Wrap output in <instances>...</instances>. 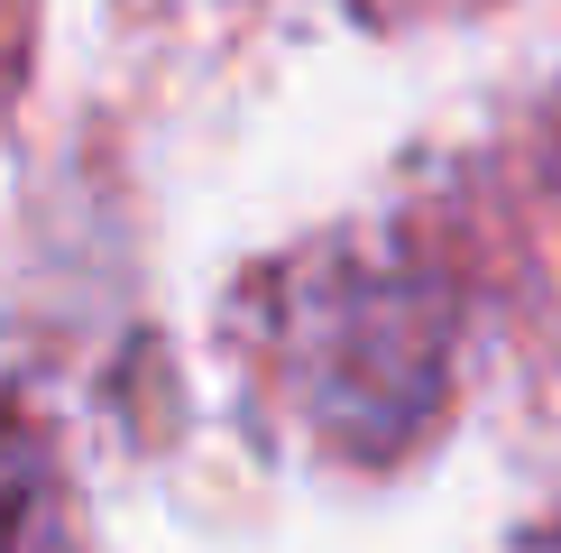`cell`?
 Returning a JSON list of instances; mask_svg holds the SVG:
<instances>
[{
    "instance_id": "1",
    "label": "cell",
    "mask_w": 561,
    "mask_h": 553,
    "mask_svg": "<svg viewBox=\"0 0 561 553\" xmlns=\"http://www.w3.org/2000/svg\"><path fill=\"white\" fill-rule=\"evenodd\" d=\"M0 553H83V526H75L56 461L19 425H0Z\"/></svg>"
},
{
    "instance_id": "2",
    "label": "cell",
    "mask_w": 561,
    "mask_h": 553,
    "mask_svg": "<svg viewBox=\"0 0 561 553\" xmlns=\"http://www.w3.org/2000/svg\"><path fill=\"white\" fill-rule=\"evenodd\" d=\"M552 553H561V544H552Z\"/></svg>"
}]
</instances>
